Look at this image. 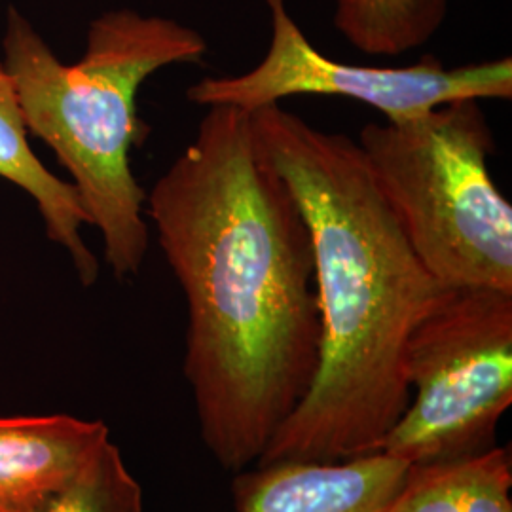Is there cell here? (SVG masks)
<instances>
[{
    "instance_id": "cell-6",
    "label": "cell",
    "mask_w": 512,
    "mask_h": 512,
    "mask_svg": "<svg viewBox=\"0 0 512 512\" xmlns=\"http://www.w3.org/2000/svg\"><path fill=\"white\" fill-rule=\"evenodd\" d=\"M270 12V44L247 73L205 76L186 99L205 109L255 112L298 95H323L363 103L385 122H404L465 99H512L511 55L446 67L433 55L406 67H366L334 61L319 52L287 8V0H264Z\"/></svg>"
},
{
    "instance_id": "cell-11",
    "label": "cell",
    "mask_w": 512,
    "mask_h": 512,
    "mask_svg": "<svg viewBox=\"0 0 512 512\" xmlns=\"http://www.w3.org/2000/svg\"><path fill=\"white\" fill-rule=\"evenodd\" d=\"M336 31L368 55L408 54L439 33L450 0H330Z\"/></svg>"
},
{
    "instance_id": "cell-7",
    "label": "cell",
    "mask_w": 512,
    "mask_h": 512,
    "mask_svg": "<svg viewBox=\"0 0 512 512\" xmlns=\"http://www.w3.org/2000/svg\"><path fill=\"white\" fill-rule=\"evenodd\" d=\"M408 467L384 452L255 463L234 476L232 503L236 512H384Z\"/></svg>"
},
{
    "instance_id": "cell-3",
    "label": "cell",
    "mask_w": 512,
    "mask_h": 512,
    "mask_svg": "<svg viewBox=\"0 0 512 512\" xmlns=\"http://www.w3.org/2000/svg\"><path fill=\"white\" fill-rule=\"evenodd\" d=\"M2 48L29 135L67 169L112 274L128 281L141 272L150 243L147 192L131 169V148L150 133L137 95L162 69L202 63L207 40L175 19L120 8L93 19L82 59L67 65L10 8Z\"/></svg>"
},
{
    "instance_id": "cell-10",
    "label": "cell",
    "mask_w": 512,
    "mask_h": 512,
    "mask_svg": "<svg viewBox=\"0 0 512 512\" xmlns=\"http://www.w3.org/2000/svg\"><path fill=\"white\" fill-rule=\"evenodd\" d=\"M509 448L412 465L384 512H512Z\"/></svg>"
},
{
    "instance_id": "cell-2",
    "label": "cell",
    "mask_w": 512,
    "mask_h": 512,
    "mask_svg": "<svg viewBox=\"0 0 512 512\" xmlns=\"http://www.w3.org/2000/svg\"><path fill=\"white\" fill-rule=\"evenodd\" d=\"M249 118L308 226L321 319L315 378L256 463L376 454L410 401L406 344L448 287L414 253L357 141L281 105Z\"/></svg>"
},
{
    "instance_id": "cell-8",
    "label": "cell",
    "mask_w": 512,
    "mask_h": 512,
    "mask_svg": "<svg viewBox=\"0 0 512 512\" xmlns=\"http://www.w3.org/2000/svg\"><path fill=\"white\" fill-rule=\"evenodd\" d=\"M109 440L101 420L0 418V512L48 509Z\"/></svg>"
},
{
    "instance_id": "cell-5",
    "label": "cell",
    "mask_w": 512,
    "mask_h": 512,
    "mask_svg": "<svg viewBox=\"0 0 512 512\" xmlns=\"http://www.w3.org/2000/svg\"><path fill=\"white\" fill-rule=\"evenodd\" d=\"M404 376L410 401L380 452L412 467L494 448L512 404V293L444 289L406 344Z\"/></svg>"
},
{
    "instance_id": "cell-4",
    "label": "cell",
    "mask_w": 512,
    "mask_h": 512,
    "mask_svg": "<svg viewBox=\"0 0 512 512\" xmlns=\"http://www.w3.org/2000/svg\"><path fill=\"white\" fill-rule=\"evenodd\" d=\"M372 179L425 270L448 289L512 293V205L497 188L480 101L359 131Z\"/></svg>"
},
{
    "instance_id": "cell-12",
    "label": "cell",
    "mask_w": 512,
    "mask_h": 512,
    "mask_svg": "<svg viewBox=\"0 0 512 512\" xmlns=\"http://www.w3.org/2000/svg\"><path fill=\"white\" fill-rule=\"evenodd\" d=\"M42 512H143V488L131 475L120 448L109 440Z\"/></svg>"
},
{
    "instance_id": "cell-9",
    "label": "cell",
    "mask_w": 512,
    "mask_h": 512,
    "mask_svg": "<svg viewBox=\"0 0 512 512\" xmlns=\"http://www.w3.org/2000/svg\"><path fill=\"white\" fill-rule=\"evenodd\" d=\"M0 177L35 200L46 238L69 253L84 287L95 285L99 260L82 238V228L90 226L88 215L73 184L59 179L33 152L18 92L4 65H0Z\"/></svg>"
},
{
    "instance_id": "cell-1",
    "label": "cell",
    "mask_w": 512,
    "mask_h": 512,
    "mask_svg": "<svg viewBox=\"0 0 512 512\" xmlns=\"http://www.w3.org/2000/svg\"><path fill=\"white\" fill-rule=\"evenodd\" d=\"M145 213L186 300L183 372L200 437L236 475L266 452L317 372L308 226L258 156L249 114L232 107L207 109Z\"/></svg>"
}]
</instances>
